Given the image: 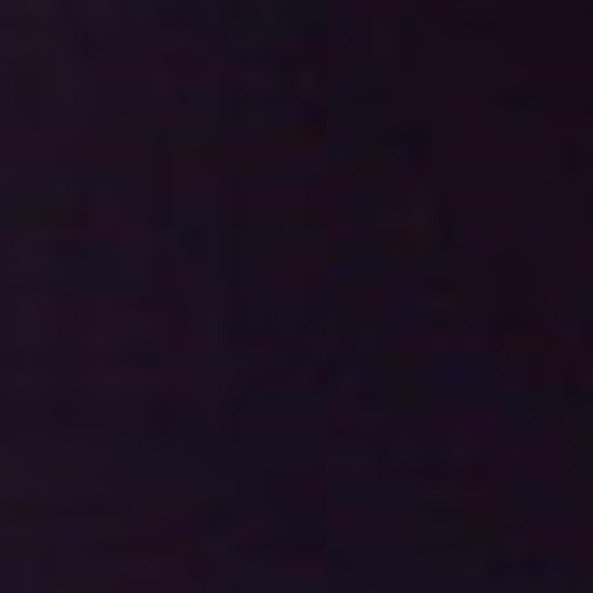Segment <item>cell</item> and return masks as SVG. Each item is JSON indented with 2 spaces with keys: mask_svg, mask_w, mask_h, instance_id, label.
<instances>
[{
  "mask_svg": "<svg viewBox=\"0 0 593 593\" xmlns=\"http://www.w3.org/2000/svg\"><path fill=\"white\" fill-rule=\"evenodd\" d=\"M74 49H77V53L84 60H93V58H98V53H100V42L93 33L79 31L77 37H74Z\"/></svg>",
  "mask_w": 593,
  "mask_h": 593,
  "instance_id": "2",
  "label": "cell"
},
{
  "mask_svg": "<svg viewBox=\"0 0 593 593\" xmlns=\"http://www.w3.org/2000/svg\"><path fill=\"white\" fill-rule=\"evenodd\" d=\"M147 419H149L151 431H153V433H160V431H165V429H169L172 419H174V410H172V406H169L167 401L158 399V401L151 403Z\"/></svg>",
  "mask_w": 593,
  "mask_h": 593,
  "instance_id": "1",
  "label": "cell"
},
{
  "mask_svg": "<svg viewBox=\"0 0 593 593\" xmlns=\"http://www.w3.org/2000/svg\"><path fill=\"white\" fill-rule=\"evenodd\" d=\"M40 568H42V577L47 579V582H51L53 572H58V558L53 554L42 556V558H40Z\"/></svg>",
  "mask_w": 593,
  "mask_h": 593,
  "instance_id": "4",
  "label": "cell"
},
{
  "mask_svg": "<svg viewBox=\"0 0 593 593\" xmlns=\"http://www.w3.org/2000/svg\"><path fill=\"white\" fill-rule=\"evenodd\" d=\"M123 586L130 591H137V593H144V591H158L160 589V584L156 582V579L151 577H142V579H128V582H123Z\"/></svg>",
  "mask_w": 593,
  "mask_h": 593,
  "instance_id": "3",
  "label": "cell"
}]
</instances>
